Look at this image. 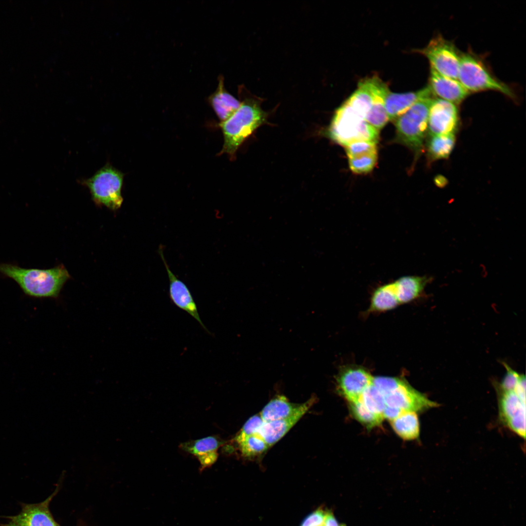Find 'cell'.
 Returning a JSON list of instances; mask_svg holds the SVG:
<instances>
[{
	"mask_svg": "<svg viewBox=\"0 0 526 526\" xmlns=\"http://www.w3.org/2000/svg\"><path fill=\"white\" fill-rule=\"evenodd\" d=\"M0 273L14 280L26 295L36 298L57 297L70 278L62 265L49 269H38L1 263Z\"/></svg>",
	"mask_w": 526,
	"mask_h": 526,
	"instance_id": "cell-1",
	"label": "cell"
},
{
	"mask_svg": "<svg viewBox=\"0 0 526 526\" xmlns=\"http://www.w3.org/2000/svg\"><path fill=\"white\" fill-rule=\"evenodd\" d=\"M267 113L260 103L245 98L226 120L220 123L224 142L221 153L234 157L238 149L259 127L267 123Z\"/></svg>",
	"mask_w": 526,
	"mask_h": 526,
	"instance_id": "cell-2",
	"label": "cell"
},
{
	"mask_svg": "<svg viewBox=\"0 0 526 526\" xmlns=\"http://www.w3.org/2000/svg\"><path fill=\"white\" fill-rule=\"evenodd\" d=\"M325 133L336 143L345 147L357 141L377 143L378 131L345 101L335 112Z\"/></svg>",
	"mask_w": 526,
	"mask_h": 526,
	"instance_id": "cell-3",
	"label": "cell"
},
{
	"mask_svg": "<svg viewBox=\"0 0 526 526\" xmlns=\"http://www.w3.org/2000/svg\"><path fill=\"white\" fill-rule=\"evenodd\" d=\"M458 80L470 94L493 91L516 98L513 90L494 75L483 57L470 50L461 53Z\"/></svg>",
	"mask_w": 526,
	"mask_h": 526,
	"instance_id": "cell-4",
	"label": "cell"
},
{
	"mask_svg": "<svg viewBox=\"0 0 526 526\" xmlns=\"http://www.w3.org/2000/svg\"><path fill=\"white\" fill-rule=\"evenodd\" d=\"M433 99L419 100L395 120L398 140L417 154L422 151L428 132L429 112Z\"/></svg>",
	"mask_w": 526,
	"mask_h": 526,
	"instance_id": "cell-5",
	"label": "cell"
},
{
	"mask_svg": "<svg viewBox=\"0 0 526 526\" xmlns=\"http://www.w3.org/2000/svg\"><path fill=\"white\" fill-rule=\"evenodd\" d=\"M124 175L122 172L107 164L81 183L89 189L95 203L116 210L121 207L123 200L121 189Z\"/></svg>",
	"mask_w": 526,
	"mask_h": 526,
	"instance_id": "cell-6",
	"label": "cell"
},
{
	"mask_svg": "<svg viewBox=\"0 0 526 526\" xmlns=\"http://www.w3.org/2000/svg\"><path fill=\"white\" fill-rule=\"evenodd\" d=\"M501 420L509 429L526 438V378L524 375L515 388H497Z\"/></svg>",
	"mask_w": 526,
	"mask_h": 526,
	"instance_id": "cell-7",
	"label": "cell"
},
{
	"mask_svg": "<svg viewBox=\"0 0 526 526\" xmlns=\"http://www.w3.org/2000/svg\"><path fill=\"white\" fill-rule=\"evenodd\" d=\"M418 51L428 59L431 69L443 75L458 79L461 52L451 41L437 35Z\"/></svg>",
	"mask_w": 526,
	"mask_h": 526,
	"instance_id": "cell-8",
	"label": "cell"
},
{
	"mask_svg": "<svg viewBox=\"0 0 526 526\" xmlns=\"http://www.w3.org/2000/svg\"><path fill=\"white\" fill-rule=\"evenodd\" d=\"M383 396L386 406L394 407L403 412L417 413L439 405L400 378H399L394 388Z\"/></svg>",
	"mask_w": 526,
	"mask_h": 526,
	"instance_id": "cell-9",
	"label": "cell"
},
{
	"mask_svg": "<svg viewBox=\"0 0 526 526\" xmlns=\"http://www.w3.org/2000/svg\"><path fill=\"white\" fill-rule=\"evenodd\" d=\"M458 122V112L455 104L438 98L432 100L428 122L430 136L454 134Z\"/></svg>",
	"mask_w": 526,
	"mask_h": 526,
	"instance_id": "cell-10",
	"label": "cell"
},
{
	"mask_svg": "<svg viewBox=\"0 0 526 526\" xmlns=\"http://www.w3.org/2000/svg\"><path fill=\"white\" fill-rule=\"evenodd\" d=\"M373 376L362 367L349 366L342 368L336 376L338 393L348 403L357 401L373 382Z\"/></svg>",
	"mask_w": 526,
	"mask_h": 526,
	"instance_id": "cell-11",
	"label": "cell"
},
{
	"mask_svg": "<svg viewBox=\"0 0 526 526\" xmlns=\"http://www.w3.org/2000/svg\"><path fill=\"white\" fill-rule=\"evenodd\" d=\"M158 253L166 270L169 281V296L171 302L177 307L188 313L195 319L203 328L210 334L202 322L197 306L187 284L179 279L171 270L164 257L163 247L159 246Z\"/></svg>",
	"mask_w": 526,
	"mask_h": 526,
	"instance_id": "cell-12",
	"label": "cell"
},
{
	"mask_svg": "<svg viewBox=\"0 0 526 526\" xmlns=\"http://www.w3.org/2000/svg\"><path fill=\"white\" fill-rule=\"evenodd\" d=\"M315 401L312 397L304 403L301 404L299 409L292 415L285 418L264 422L259 434L269 447L274 445L282 438L308 411Z\"/></svg>",
	"mask_w": 526,
	"mask_h": 526,
	"instance_id": "cell-13",
	"label": "cell"
},
{
	"mask_svg": "<svg viewBox=\"0 0 526 526\" xmlns=\"http://www.w3.org/2000/svg\"><path fill=\"white\" fill-rule=\"evenodd\" d=\"M429 87L433 94L455 105L470 94L458 79L443 75L431 68Z\"/></svg>",
	"mask_w": 526,
	"mask_h": 526,
	"instance_id": "cell-14",
	"label": "cell"
},
{
	"mask_svg": "<svg viewBox=\"0 0 526 526\" xmlns=\"http://www.w3.org/2000/svg\"><path fill=\"white\" fill-rule=\"evenodd\" d=\"M53 496L41 503L24 505L19 514L9 517V523L17 526H59L49 509Z\"/></svg>",
	"mask_w": 526,
	"mask_h": 526,
	"instance_id": "cell-15",
	"label": "cell"
},
{
	"mask_svg": "<svg viewBox=\"0 0 526 526\" xmlns=\"http://www.w3.org/2000/svg\"><path fill=\"white\" fill-rule=\"evenodd\" d=\"M433 96L428 86L418 91L404 93H393L389 90L385 98L389 120H395L419 100L432 98Z\"/></svg>",
	"mask_w": 526,
	"mask_h": 526,
	"instance_id": "cell-16",
	"label": "cell"
},
{
	"mask_svg": "<svg viewBox=\"0 0 526 526\" xmlns=\"http://www.w3.org/2000/svg\"><path fill=\"white\" fill-rule=\"evenodd\" d=\"M223 444L218 437L208 436L184 443L181 445L184 451L193 455L199 460L202 470L212 466L218 457V450Z\"/></svg>",
	"mask_w": 526,
	"mask_h": 526,
	"instance_id": "cell-17",
	"label": "cell"
},
{
	"mask_svg": "<svg viewBox=\"0 0 526 526\" xmlns=\"http://www.w3.org/2000/svg\"><path fill=\"white\" fill-rule=\"evenodd\" d=\"M432 278L426 276L408 275L393 282L400 304L408 303L421 296Z\"/></svg>",
	"mask_w": 526,
	"mask_h": 526,
	"instance_id": "cell-18",
	"label": "cell"
},
{
	"mask_svg": "<svg viewBox=\"0 0 526 526\" xmlns=\"http://www.w3.org/2000/svg\"><path fill=\"white\" fill-rule=\"evenodd\" d=\"M208 101L221 122L231 116L241 104L240 101L225 90L222 76L219 77L217 88L208 97Z\"/></svg>",
	"mask_w": 526,
	"mask_h": 526,
	"instance_id": "cell-19",
	"label": "cell"
},
{
	"mask_svg": "<svg viewBox=\"0 0 526 526\" xmlns=\"http://www.w3.org/2000/svg\"><path fill=\"white\" fill-rule=\"evenodd\" d=\"M389 90L387 85L379 79L371 107L365 117V120L378 131L389 120L385 107V98Z\"/></svg>",
	"mask_w": 526,
	"mask_h": 526,
	"instance_id": "cell-20",
	"label": "cell"
},
{
	"mask_svg": "<svg viewBox=\"0 0 526 526\" xmlns=\"http://www.w3.org/2000/svg\"><path fill=\"white\" fill-rule=\"evenodd\" d=\"M300 405L290 402L284 395H278L264 407L260 415L264 422L282 419L294 414Z\"/></svg>",
	"mask_w": 526,
	"mask_h": 526,
	"instance_id": "cell-21",
	"label": "cell"
},
{
	"mask_svg": "<svg viewBox=\"0 0 526 526\" xmlns=\"http://www.w3.org/2000/svg\"><path fill=\"white\" fill-rule=\"evenodd\" d=\"M390 423L394 432L403 440H413L419 436L420 424L417 413L404 412Z\"/></svg>",
	"mask_w": 526,
	"mask_h": 526,
	"instance_id": "cell-22",
	"label": "cell"
},
{
	"mask_svg": "<svg viewBox=\"0 0 526 526\" xmlns=\"http://www.w3.org/2000/svg\"><path fill=\"white\" fill-rule=\"evenodd\" d=\"M400 304L393 282L383 284L373 292L369 311L383 312L393 309Z\"/></svg>",
	"mask_w": 526,
	"mask_h": 526,
	"instance_id": "cell-23",
	"label": "cell"
},
{
	"mask_svg": "<svg viewBox=\"0 0 526 526\" xmlns=\"http://www.w3.org/2000/svg\"><path fill=\"white\" fill-rule=\"evenodd\" d=\"M455 143L454 134L430 136L427 144L430 159L435 161L447 159L451 154Z\"/></svg>",
	"mask_w": 526,
	"mask_h": 526,
	"instance_id": "cell-24",
	"label": "cell"
},
{
	"mask_svg": "<svg viewBox=\"0 0 526 526\" xmlns=\"http://www.w3.org/2000/svg\"><path fill=\"white\" fill-rule=\"evenodd\" d=\"M348 403L352 416L367 429L378 426L384 420L382 415L375 413L368 410L359 400Z\"/></svg>",
	"mask_w": 526,
	"mask_h": 526,
	"instance_id": "cell-25",
	"label": "cell"
},
{
	"mask_svg": "<svg viewBox=\"0 0 526 526\" xmlns=\"http://www.w3.org/2000/svg\"><path fill=\"white\" fill-rule=\"evenodd\" d=\"M359 400L368 410L383 416L386 406L385 399L373 382L363 392Z\"/></svg>",
	"mask_w": 526,
	"mask_h": 526,
	"instance_id": "cell-26",
	"label": "cell"
},
{
	"mask_svg": "<svg viewBox=\"0 0 526 526\" xmlns=\"http://www.w3.org/2000/svg\"><path fill=\"white\" fill-rule=\"evenodd\" d=\"M237 443L242 455L246 457L260 455L269 448L259 433L247 436Z\"/></svg>",
	"mask_w": 526,
	"mask_h": 526,
	"instance_id": "cell-27",
	"label": "cell"
},
{
	"mask_svg": "<svg viewBox=\"0 0 526 526\" xmlns=\"http://www.w3.org/2000/svg\"><path fill=\"white\" fill-rule=\"evenodd\" d=\"M300 526H339L332 512L323 508H319L309 514Z\"/></svg>",
	"mask_w": 526,
	"mask_h": 526,
	"instance_id": "cell-28",
	"label": "cell"
},
{
	"mask_svg": "<svg viewBox=\"0 0 526 526\" xmlns=\"http://www.w3.org/2000/svg\"><path fill=\"white\" fill-rule=\"evenodd\" d=\"M377 160V153L364 154L348 158L350 169L356 174H364L371 171Z\"/></svg>",
	"mask_w": 526,
	"mask_h": 526,
	"instance_id": "cell-29",
	"label": "cell"
},
{
	"mask_svg": "<svg viewBox=\"0 0 526 526\" xmlns=\"http://www.w3.org/2000/svg\"><path fill=\"white\" fill-rule=\"evenodd\" d=\"M348 158L370 154L376 153L377 143L369 141H357L345 147Z\"/></svg>",
	"mask_w": 526,
	"mask_h": 526,
	"instance_id": "cell-30",
	"label": "cell"
},
{
	"mask_svg": "<svg viewBox=\"0 0 526 526\" xmlns=\"http://www.w3.org/2000/svg\"><path fill=\"white\" fill-rule=\"evenodd\" d=\"M263 423L260 414L252 416L245 423L234 438V441L237 443L247 436L258 433Z\"/></svg>",
	"mask_w": 526,
	"mask_h": 526,
	"instance_id": "cell-31",
	"label": "cell"
},
{
	"mask_svg": "<svg viewBox=\"0 0 526 526\" xmlns=\"http://www.w3.org/2000/svg\"><path fill=\"white\" fill-rule=\"evenodd\" d=\"M3 526H16L15 525H14V524H11L10 523H8L7 524L4 525Z\"/></svg>",
	"mask_w": 526,
	"mask_h": 526,
	"instance_id": "cell-32",
	"label": "cell"
}]
</instances>
